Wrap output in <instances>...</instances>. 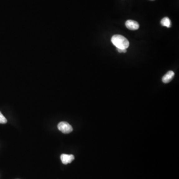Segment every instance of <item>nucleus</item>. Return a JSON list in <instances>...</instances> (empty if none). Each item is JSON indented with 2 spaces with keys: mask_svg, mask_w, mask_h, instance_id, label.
Masks as SVG:
<instances>
[{
  "mask_svg": "<svg viewBox=\"0 0 179 179\" xmlns=\"http://www.w3.org/2000/svg\"><path fill=\"white\" fill-rule=\"evenodd\" d=\"M161 24L164 26L169 28L171 26V22L169 18L168 17H165L162 19L161 21Z\"/></svg>",
  "mask_w": 179,
  "mask_h": 179,
  "instance_id": "423d86ee",
  "label": "nucleus"
},
{
  "mask_svg": "<svg viewBox=\"0 0 179 179\" xmlns=\"http://www.w3.org/2000/svg\"><path fill=\"white\" fill-rule=\"evenodd\" d=\"M111 42L117 48L126 49L130 46L129 40L121 35H114L111 39Z\"/></svg>",
  "mask_w": 179,
  "mask_h": 179,
  "instance_id": "f257e3e1",
  "label": "nucleus"
},
{
  "mask_svg": "<svg viewBox=\"0 0 179 179\" xmlns=\"http://www.w3.org/2000/svg\"><path fill=\"white\" fill-rule=\"evenodd\" d=\"M7 122V120L0 111V124H5Z\"/></svg>",
  "mask_w": 179,
  "mask_h": 179,
  "instance_id": "0eeeda50",
  "label": "nucleus"
},
{
  "mask_svg": "<svg viewBox=\"0 0 179 179\" xmlns=\"http://www.w3.org/2000/svg\"><path fill=\"white\" fill-rule=\"evenodd\" d=\"M125 26L127 29L131 31L137 30L139 27V25L137 21L131 20H127L125 22Z\"/></svg>",
  "mask_w": 179,
  "mask_h": 179,
  "instance_id": "7ed1b4c3",
  "label": "nucleus"
},
{
  "mask_svg": "<svg viewBox=\"0 0 179 179\" xmlns=\"http://www.w3.org/2000/svg\"><path fill=\"white\" fill-rule=\"evenodd\" d=\"M174 76V72L172 71H169L163 77L162 81L163 83H165V84L169 83L172 80Z\"/></svg>",
  "mask_w": 179,
  "mask_h": 179,
  "instance_id": "39448f33",
  "label": "nucleus"
},
{
  "mask_svg": "<svg viewBox=\"0 0 179 179\" xmlns=\"http://www.w3.org/2000/svg\"><path fill=\"white\" fill-rule=\"evenodd\" d=\"M151 1H154V0H151Z\"/></svg>",
  "mask_w": 179,
  "mask_h": 179,
  "instance_id": "1a4fd4ad",
  "label": "nucleus"
},
{
  "mask_svg": "<svg viewBox=\"0 0 179 179\" xmlns=\"http://www.w3.org/2000/svg\"><path fill=\"white\" fill-rule=\"evenodd\" d=\"M117 50L119 53H126V49H119L117 48Z\"/></svg>",
  "mask_w": 179,
  "mask_h": 179,
  "instance_id": "6e6552de",
  "label": "nucleus"
},
{
  "mask_svg": "<svg viewBox=\"0 0 179 179\" xmlns=\"http://www.w3.org/2000/svg\"><path fill=\"white\" fill-rule=\"evenodd\" d=\"M58 129L63 134H69L73 131V127L70 124L65 121H62L58 125Z\"/></svg>",
  "mask_w": 179,
  "mask_h": 179,
  "instance_id": "f03ea898",
  "label": "nucleus"
},
{
  "mask_svg": "<svg viewBox=\"0 0 179 179\" xmlns=\"http://www.w3.org/2000/svg\"><path fill=\"white\" fill-rule=\"evenodd\" d=\"M61 160L63 164H68L69 163H71L74 160V155H68L63 154L60 156Z\"/></svg>",
  "mask_w": 179,
  "mask_h": 179,
  "instance_id": "20e7f679",
  "label": "nucleus"
}]
</instances>
